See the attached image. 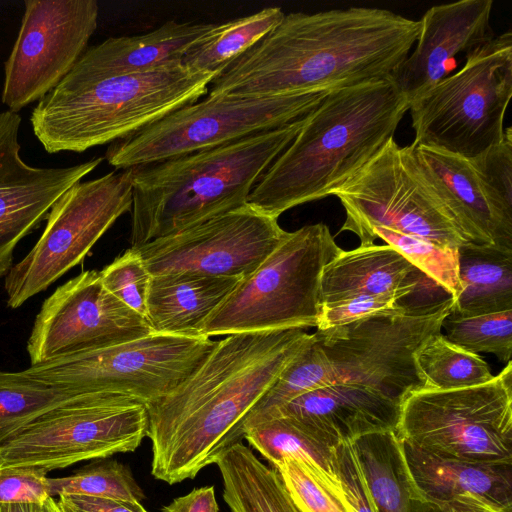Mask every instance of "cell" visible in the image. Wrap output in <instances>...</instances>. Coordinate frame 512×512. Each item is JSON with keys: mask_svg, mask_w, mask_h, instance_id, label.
<instances>
[{"mask_svg": "<svg viewBox=\"0 0 512 512\" xmlns=\"http://www.w3.org/2000/svg\"><path fill=\"white\" fill-rule=\"evenodd\" d=\"M284 16L280 7H266L256 13L215 24L189 48L182 62L193 70L218 75L272 31Z\"/></svg>", "mask_w": 512, "mask_h": 512, "instance_id": "cell-30", "label": "cell"}, {"mask_svg": "<svg viewBox=\"0 0 512 512\" xmlns=\"http://www.w3.org/2000/svg\"><path fill=\"white\" fill-rule=\"evenodd\" d=\"M416 364L425 388H466L484 384L494 377L479 354L453 344L442 332L432 335L420 348Z\"/></svg>", "mask_w": 512, "mask_h": 512, "instance_id": "cell-33", "label": "cell"}, {"mask_svg": "<svg viewBox=\"0 0 512 512\" xmlns=\"http://www.w3.org/2000/svg\"><path fill=\"white\" fill-rule=\"evenodd\" d=\"M345 209L341 231H350L360 246L374 243L373 229L383 227L416 236L444 248L467 243L423 172L414 145L391 138L365 165L333 192Z\"/></svg>", "mask_w": 512, "mask_h": 512, "instance_id": "cell-10", "label": "cell"}, {"mask_svg": "<svg viewBox=\"0 0 512 512\" xmlns=\"http://www.w3.org/2000/svg\"><path fill=\"white\" fill-rule=\"evenodd\" d=\"M84 396L23 371H0V445L41 415Z\"/></svg>", "mask_w": 512, "mask_h": 512, "instance_id": "cell-32", "label": "cell"}, {"mask_svg": "<svg viewBox=\"0 0 512 512\" xmlns=\"http://www.w3.org/2000/svg\"><path fill=\"white\" fill-rule=\"evenodd\" d=\"M454 306L450 296L414 305L403 315L375 316L313 333L334 372V383L376 390L400 404L425 388L416 354L442 331Z\"/></svg>", "mask_w": 512, "mask_h": 512, "instance_id": "cell-12", "label": "cell"}, {"mask_svg": "<svg viewBox=\"0 0 512 512\" xmlns=\"http://www.w3.org/2000/svg\"><path fill=\"white\" fill-rule=\"evenodd\" d=\"M215 343L207 336L151 333L30 366L23 373L78 394L118 395L148 405L189 376Z\"/></svg>", "mask_w": 512, "mask_h": 512, "instance_id": "cell-11", "label": "cell"}, {"mask_svg": "<svg viewBox=\"0 0 512 512\" xmlns=\"http://www.w3.org/2000/svg\"><path fill=\"white\" fill-rule=\"evenodd\" d=\"M400 409L399 402L371 388L334 383L298 396L268 419L294 418L338 445L372 433L396 431Z\"/></svg>", "mask_w": 512, "mask_h": 512, "instance_id": "cell-20", "label": "cell"}, {"mask_svg": "<svg viewBox=\"0 0 512 512\" xmlns=\"http://www.w3.org/2000/svg\"><path fill=\"white\" fill-rule=\"evenodd\" d=\"M414 305L418 304H406L399 298L385 295L357 296L323 304L320 307L316 329L325 330L375 316L403 315Z\"/></svg>", "mask_w": 512, "mask_h": 512, "instance_id": "cell-40", "label": "cell"}, {"mask_svg": "<svg viewBox=\"0 0 512 512\" xmlns=\"http://www.w3.org/2000/svg\"><path fill=\"white\" fill-rule=\"evenodd\" d=\"M153 333L147 320L83 271L59 286L36 315L27 341L30 366Z\"/></svg>", "mask_w": 512, "mask_h": 512, "instance_id": "cell-17", "label": "cell"}, {"mask_svg": "<svg viewBox=\"0 0 512 512\" xmlns=\"http://www.w3.org/2000/svg\"><path fill=\"white\" fill-rule=\"evenodd\" d=\"M44 505L45 512H62L58 503L53 499V497L48 498Z\"/></svg>", "mask_w": 512, "mask_h": 512, "instance_id": "cell-46", "label": "cell"}, {"mask_svg": "<svg viewBox=\"0 0 512 512\" xmlns=\"http://www.w3.org/2000/svg\"><path fill=\"white\" fill-rule=\"evenodd\" d=\"M335 460L349 512H378L352 442H342L336 446Z\"/></svg>", "mask_w": 512, "mask_h": 512, "instance_id": "cell-41", "label": "cell"}, {"mask_svg": "<svg viewBox=\"0 0 512 512\" xmlns=\"http://www.w3.org/2000/svg\"><path fill=\"white\" fill-rule=\"evenodd\" d=\"M310 339L304 329H287L216 341L189 376L146 405L151 474L172 485L215 464L244 438L248 414Z\"/></svg>", "mask_w": 512, "mask_h": 512, "instance_id": "cell-2", "label": "cell"}, {"mask_svg": "<svg viewBox=\"0 0 512 512\" xmlns=\"http://www.w3.org/2000/svg\"><path fill=\"white\" fill-rule=\"evenodd\" d=\"M215 464L231 512H301L277 469L261 462L241 441L225 450Z\"/></svg>", "mask_w": 512, "mask_h": 512, "instance_id": "cell-28", "label": "cell"}, {"mask_svg": "<svg viewBox=\"0 0 512 512\" xmlns=\"http://www.w3.org/2000/svg\"><path fill=\"white\" fill-rule=\"evenodd\" d=\"M492 7V0H460L425 12L415 49L390 76L409 102L447 77L457 55L466 56L494 38Z\"/></svg>", "mask_w": 512, "mask_h": 512, "instance_id": "cell-19", "label": "cell"}, {"mask_svg": "<svg viewBox=\"0 0 512 512\" xmlns=\"http://www.w3.org/2000/svg\"><path fill=\"white\" fill-rule=\"evenodd\" d=\"M47 471L37 466L0 468V504L45 503L51 497Z\"/></svg>", "mask_w": 512, "mask_h": 512, "instance_id": "cell-42", "label": "cell"}, {"mask_svg": "<svg viewBox=\"0 0 512 512\" xmlns=\"http://www.w3.org/2000/svg\"><path fill=\"white\" fill-rule=\"evenodd\" d=\"M334 372L314 334L283 369L248 414L243 430L267 420L279 408L307 392L334 384Z\"/></svg>", "mask_w": 512, "mask_h": 512, "instance_id": "cell-31", "label": "cell"}, {"mask_svg": "<svg viewBox=\"0 0 512 512\" xmlns=\"http://www.w3.org/2000/svg\"><path fill=\"white\" fill-rule=\"evenodd\" d=\"M163 512H219L213 486L195 488L162 507Z\"/></svg>", "mask_w": 512, "mask_h": 512, "instance_id": "cell-44", "label": "cell"}, {"mask_svg": "<svg viewBox=\"0 0 512 512\" xmlns=\"http://www.w3.org/2000/svg\"><path fill=\"white\" fill-rule=\"evenodd\" d=\"M240 280L188 272L153 275L145 319L153 333L202 337L205 321Z\"/></svg>", "mask_w": 512, "mask_h": 512, "instance_id": "cell-25", "label": "cell"}, {"mask_svg": "<svg viewBox=\"0 0 512 512\" xmlns=\"http://www.w3.org/2000/svg\"><path fill=\"white\" fill-rule=\"evenodd\" d=\"M401 441V440H400ZM410 476L428 500L512 512V465L471 463L438 457L401 441Z\"/></svg>", "mask_w": 512, "mask_h": 512, "instance_id": "cell-22", "label": "cell"}, {"mask_svg": "<svg viewBox=\"0 0 512 512\" xmlns=\"http://www.w3.org/2000/svg\"><path fill=\"white\" fill-rule=\"evenodd\" d=\"M133 168L79 181L51 207L42 235L5 276L7 305L19 308L85 256L132 205Z\"/></svg>", "mask_w": 512, "mask_h": 512, "instance_id": "cell-13", "label": "cell"}, {"mask_svg": "<svg viewBox=\"0 0 512 512\" xmlns=\"http://www.w3.org/2000/svg\"><path fill=\"white\" fill-rule=\"evenodd\" d=\"M463 67L409 102L415 146L473 158L505 135L512 96V33L465 56Z\"/></svg>", "mask_w": 512, "mask_h": 512, "instance_id": "cell-7", "label": "cell"}, {"mask_svg": "<svg viewBox=\"0 0 512 512\" xmlns=\"http://www.w3.org/2000/svg\"><path fill=\"white\" fill-rule=\"evenodd\" d=\"M273 467L301 512H349L342 488L305 463L286 458Z\"/></svg>", "mask_w": 512, "mask_h": 512, "instance_id": "cell-37", "label": "cell"}, {"mask_svg": "<svg viewBox=\"0 0 512 512\" xmlns=\"http://www.w3.org/2000/svg\"><path fill=\"white\" fill-rule=\"evenodd\" d=\"M374 240L380 238L403 255L455 300L461 292L458 274V249L444 248L428 240L377 227Z\"/></svg>", "mask_w": 512, "mask_h": 512, "instance_id": "cell-36", "label": "cell"}, {"mask_svg": "<svg viewBox=\"0 0 512 512\" xmlns=\"http://www.w3.org/2000/svg\"><path fill=\"white\" fill-rule=\"evenodd\" d=\"M286 234L278 218L247 203L136 248L151 276L188 272L242 279L262 263Z\"/></svg>", "mask_w": 512, "mask_h": 512, "instance_id": "cell-16", "label": "cell"}, {"mask_svg": "<svg viewBox=\"0 0 512 512\" xmlns=\"http://www.w3.org/2000/svg\"><path fill=\"white\" fill-rule=\"evenodd\" d=\"M4 65L2 103L18 113L41 100L71 71L97 28L95 0H26Z\"/></svg>", "mask_w": 512, "mask_h": 512, "instance_id": "cell-15", "label": "cell"}, {"mask_svg": "<svg viewBox=\"0 0 512 512\" xmlns=\"http://www.w3.org/2000/svg\"><path fill=\"white\" fill-rule=\"evenodd\" d=\"M329 92L264 97L207 94L114 141L105 159L116 169H126L217 147L301 119Z\"/></svg>", "mask_w": 512, "mask_h": 512, "instance_id": "cell-9", "label": "cell"}, {"mask_svg": "<svg viewBox=\"0 0 512 512\" xmlns=\"http://www.w3.org/2000/svg\"><path fill=\"white\" fill-rule=\"evenodd\" d=\"M214 25L170 20L145 34L111 37L87 48L69 73L86 79H101L182 61L189 48Z\"/></svg>", "mask_w": 512, "mask_h": 512, "instance_id": "cell-24", "label": "cell"}, {"mask_svg": "<svg viewBox=\"0 0 512 512\" xmlns=\"http://www.w3.org/2000/svg\"><path fill=\"white\" fill-rule=\"evenodd\" d=\"M378 512H494L466 503L443 505L416 488L395 431L372 433L352 442Z\"/></svg>", "mask_w": 512, "mask_h": 512, "instance_id": "cell-26", "label": "cell"}, {"mask_svg": "<svg viewBox=\"0 0 512 512\" xmlns=\"http://www.w3.org/2000/svg\"><path fill=\"white\" fill-rule=\"evenodd\" d=\"M48 487L51 497L84 495L140 503L145 499L129 468L115 460L86 466L70 476L48 478Z\"/></svg>", "mask_w": 512, "mask_h": 512, "instance_id": "cell-35", "label": "cell"}, {"mask_svg": "<svg viewBox=\"0 0 512 512\" xmlns=\"http://www.w3.org/2000/svg\"><path fill=\"white\" fill-rule=\"evenodd\" d=\"M99 272L105 288L145 318L151 274L138 249L130 247Z\"/></svg>", "mask_w": 512, "mask_h": 512, "instance_id": "cell-39", "label": "cell"}, {"mask_svg": "<svg viewBox=\"0 0 512 512\" xmlns=\"http://www.w3.org/2000/svg\"><path fill=\"white\" fill-rule=\"evenodd\" d=\"M453 344L475 354L491 353L508 363L512 356V310L461 316L452 310L442 323Z\"/></svg>", "mask_w": 512, "mask_h": 512, "instance_id": "cell-34", "label": "cell"}, {"mask_svg": "<svg viewBox=\"0 0 512 512\" xmlns=\"http://www.w3.org/2000/svg\"><path fill=\"white\" fill-rule=\"evenodd\" d=\"M244 438L272 466L286 458L305 463L336 486V446L312 427L290 417H274L245 430Z\"/></svg>", "mask_w": 512, "mask_h": 512, "instance_id": "cell-29", "label": "cell"}, {"mask_svg": "<svg viewBox=\"0 0 512 512\" xmlns=\"http://www.w3.org/2000/svg\"><path fill=\"white\" fill-rule=\"evenodd\" d=\"M307 116L217 147L132 167L131 247L247 204Z\"/></svg>", "mask_w": 512, "mask_h": 512, "instance_id": "cell-4", "label": "cell"}, {"mask_svg": "<svg viewBox=\"0 0 512 512\" xmlns=\"http://www.w3.org/2000/svg\"><path fill=\"white\" fill-rule=\"evenodd\" d=\"M59 507H60V506H59ZM60 509H61V511H62V512H72V511H70V510H68V509H65V508H62V507H60Z\"/></svg>", "mask_w": 512, "mask_h": 512, "instance_id": "cell-47", "label": "cell"}, {"mask_svg": "<svg viewBox=\"0 0 512 512\" xmlns=\"http://www.w3.org/2000/svg\"><path fill=\"white\" fill-rule=\"evenodd\" d=\"M341 250L324 223L287 232L211 313L202 335L316 327L322 271Z\"/></svg>", "mask_w": 512, "mask_h": 512, "instance_id": "cell-6", "label": "cell"}, {"mask_svg": "<svg viewBox=\"0 0 512 512\" xmlns=\"http://www.w3.org/2000/svg\"><path fill=\"white\" fill-rule=\"evenodd\" d=\"M458 274L461 292L454 313L476 316L512 310V250L465 243L458 248Z\"/></svg>", "mask_w": 512, "mask_h": 512, "instance_id": "cell-27", "label": "cell"}, {"mask_svg": "<svg viewBox=\"0 0 512 512\" xmlns=\"http://www.w3.org/2000/svg\"><path fill=\"white\" fill-rule=\"evenodd\" d=\"M420 29L419 20L381 8L285 14L212 80L208 95L313 93L383 80L408 56Z\"/></svg>", "mask_w": 512, "mask_h": 512, "instance_id": "cell-1", "label": "cell"}, {"mask_svg": "<svg viewBox=\"0 0 512 512\" xmlns=\"http://www.w3.org/2000/svg\"><path fill=\"white\" fill-rule=\"evenodd\" d=\"M409 100L389 77L330 91L251 191L247 203L278 218L333 195L394 138Z\"/></svg>", "mask_w": 512, "mask_h": 512, "instance_id": "cell-3", "label": "cell"}, {"mask_svg": "<svg viewBox=\"0 0 512 512\" xmlns=\"http://www.w3.org/2000/svg\"><path fill=\"white\" fill-rule=\"evenodd\" d=\"M414 152L460 236L512 250V222L491 203L470 160L425 146L414 145Z\"/></svg>", "mask_w": 512, "mask_h": 512, "instance_id": "cell-21", "label": "cell"}, {"mask_svg": "<svg viewBox=\"0 0 512 512\" xmlns=\"http://www.w3.org/2000/svg\"><path fill=\"white\" fill-rule=\"evenodd\" d=\"M21 117L0 112V278L13 266L17 244L42 221L58 198L90 174L103 161H89L57 168L27 164L20 155Z\"/></svg>", "mask_w": 512, "mask_h": 512, "instance_id": "cell-18", "label": "cell"}, {"mask_svg": "<svg viewBox=\"0 0 512 512\" xmlns=\"http://www.w3.org/2000/svg\"><path fill=\"white\" fill-rule=\"evenodd\" d=\"M57 503L72 512H148L140 502L84 495H60Z\"/></svg>", "mask_w": 512, "mask_h": 512, "instance_id": "cell-43", "label": "cell"}, {"mask_svg": "<svg viewBox=\"0 0 512 512\" xmlns=\"http://www.w3.org/2000/svg\"><path fill=\"white\" fill-rule=\"evenodd\" d=\"M147 432L144 403L86 395L41 415L0 445L1 467L37 466L48 472L107 458L136 450Z\"/></svg>", "mask_w": 512, "mask_h": 512, "instance_id": "cell-14", "label": "cell"}, {"mask_svg": "<svg viewBox=\"0 0 512 512\" xmlns=\"http://www.w3.org/2000/svg\"><path fill=\"white\" fill-rule=\"evenodd\" d=\"M395 433L438 457L512 465V362L481 385L411 392Z\"/></svg>", "mask_w": 512, "mask_h": 512, "instance_id": "cell-8", "label": "cell"}, {"mask_svg": "<svg viewBox=\"0 0 512 512\" xmlns=\"http://www.w3.org/2000/svg\"><path fill=\"white\" fill-rule=\"evenodd\" d=\"M0 512H45L44 503H5L0 504Z\"/></svg>", "mask_w": 512, "mask_h": 512, "instance_id": "cell-45", "label": "cell"}, {"mask_svg": "<svg viewBox=\"0 0 512 512\" xmlns=\"http://www.w3.org/2000/svg\"><path fill=\"white\" fill-rule=\"evenodd\" d=\"M216 76L182 61L101 79L68 73L38 101L30 122L46 152L81 153L123 139L199 101Z\"/></svg>", "mask_w": 512, "mask_h": 512, "instance_id": "cell-5", "label": "cell"}, {"mask_svg": "<svg viewBox=\"0 0 512 512\" xmlns=\"http://www.w3.org/2000/svg\"><path fill=\"white\" fill-rule=\"evenodd\" d=\"M438 286L391 246L368 245L343 251L323 269L320 302L331 304L357 296H392L401 300ZM440 287V286H439Z\"/></svg>", "mask_w": 512, "mask_h": 512, "instance_id": "cell-23", "label": "cell"}, {"mask_svg": "<svg viewBox=\"0 0 512 512\" xmlns=\"http://www.w3.org/2000/svg\"><path fill=\"white\" fill-rule=\"evenodd\" d=\"M1 463H2V456H1V453H0V467H1Z\"/></svg>", "mask_w": 512, "mask_h": 512, "instance_id": "cell-48", "label": "cell"}, {"mask_svg": "<svg viewBox=\"0 0 512 512\" xmlns=\"http://www.w3.org/2000/svg\"><path fill=\"white\" fill-rule=\"evenodd\" d=\"M469 160L491 203L512 222V128L505 129L502 141Z\"/></svg>", "mask_w": 512, "mask_h": 512, "instance_id": "cell-38", "label": "cell"}]
</instances>
